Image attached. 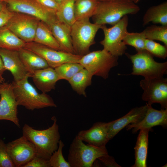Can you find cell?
<instances>
[{
  "label": "cell",
  "instance_id": "cell-27",
  "mask_svg": "<svg viewBox=\"0 0 167 167\" xmlns=\"http://www.w3.org/2000/svg\"><path fill=\"white\" fill-rule=\"evenodd\" d=\"M98 2V0H75V10L76 21L89 19L92 17Z\"/></svg>",
  "mask_w": 167,
  "mask_h": 167
},
{
  "label": "cell",
  "instance_id": "cell-41",
  "mask_svg": "<svg viewBox=\"0 0 167 167\" xmlns=\"http://www.w3.org/2000/svg\"><path fill=\"white\" fill-rule=\"evenodd\" d=\"M59 5L65 0H54Z\"/></svg>",
  "mask_w": 167,
  "mask_h": 167
},
{
  "label": "cell",
  "instance_id": "cell-32",
  "mask_svg": "<svg viewBox=\"0 0 167 167\" xmlns=\"http://www.w3.org/2000/svg\"><path fill=\"white\" fill-rule=\"evenodd\" d=\"M64 146L63 142L60 140L57 149L54 151L49 159L51 167H71L63 155L62 150Z\"/></svg>",
  "mask_w": 167,
  "mask_h": 167
},
{
  "label": "cell",
  "instance_id": "cell-36",
  "mask_svg": "<svg viewBox=\"0 0 167 167\" xmlns=\"http://www.w3.org/2000/svg\"><path fill=\"white\" fill-rule=\"evenodd\" d=\"M14 13L9 10L6 4L3 9L0 11V29L6 26Z\"/></svg>",
  "mask_w": 167,
  "mask_h": 167
},
{
  "label": "cell",
  "instance_id": "cell-15",
  "mask_svg": "<svg viewBox=\"0 0 167 167\" xmlns=\"http://www.w3.org/2000/svg\"><path fill=\"white\" fill-rule=\"evenodd\" d=\"M0 54L6 70L12 74L14 81H19L31 74L22 61L18 50L0 48Z\"/></svg>",
  "mask_w": 167,
  "mask_h": 167
},
{
  "label": "cell",
  "instance_id": "cell-14",
  "mask_svg": "<svg viewBox=\"0 0 167 167\" xmlns=\"http://www.w3.org/2000/svg\"><path fill=\"white\" fill-rule=\"evenodd\" d=\"M0 120H7L20 127L17 117L18 105L13 93L12 83L0 84Z\"/></svg>",
  "mask_w": 167,
  "mask_h": 167
},
{
  "label": "cell",
  "instance_id": "cell-42",
  "mask_svg": "<svg viewBox=\"0 0 167 167\" xmlns=\"http://www.w3.org/2000/svg\"><path fill=\"white\" fill-rule=\"evenodd\" d=\"M99 1H105V0H98ZM132 1L135 3L138 2L140 0H127Z\"/></svg>",
  "mask_w": 167,
  "mask_h": 167
},
{
  "label": "cell",
  "instance_id": "cell-20",
  "mask_svg": "<svg viewBox=\"0 0 167 167\" xmlns=\"http://www.w3.org/2000/svg\"><path fill=\"white\" fill-rule=\"evenodd\" d=\"M31 77L36 87L45 93L54 89L59 80L54 69L50 67L35 71Z\"/></svg>",
  "mask_w": 167,
  "mask_h": 167
},
{
  "label": "cell",
  "instance_id": "cell-7",
  "mask_svg": "<svg viewBox=\"0 0 167 167\" xmlns=\"http://www.w3.org/2000/svg\"><path fill=\"white\" fill-rule=\"evenodd\" d=\"M118 58L103 49L90 52L82 56L79 63L93 76L106 79L111 69L118 65Z\"/></svg>",
  "mask_w": 167,
  "mask_h": 167
},
{
  "label": "cell",
  "instance_id": "cell-4",
  "mask_svg": "<svg viewBox=\"0 0 167 167\" xmlns=\"http://www.w3.org/2000/svg\"><path fill=\"white\" fill-rule=\"evenodd\" d=\"M107 154L106 146L86 144L76 135L70 145L68 161L71 167H92L96 161Z\"/></svg>",
  "mask_w": 167,
  "mask_h": 167
},
{
  "label": "cell",
  "instance_id": "cell-19",
  "mask_svg": "<svg viewBox=\"0 0 167 167\" xmlns=\"http://www.w3.org/2000/svg\"><path fill=\"white\" fill-rule=\"evenodd\" d=\"M77 135L87 144L99 147L105 146L109 140L107 123L101 122L94 123L88 130L80 131Z\"/></svg>",
  "mask_w": 167,
  "mask_h": 167
},
{
  "label": "cell",
  "instance_id": "cell-24",
  "mask_svg": "<svg viewBox=\"0 0 167 167\" xmlns=\"http://www.w3.org/2000/svg\"><path fill=\"white\" fill-rule=\"evenodd\" d=\"M92 76L87 70L83 68L68 81L74 91L79 95L86 97L85 90L91 85Z\"/></svg>",
  "mask_w": 167,
  "mask_h": 167
},
{
  "label": "cell",
  "instance_id": "cell-25",
  "mask_svg": "<svg viewBox=\"0 0 167 167\" xmlns=\"http://www.w3.org/2000/svg\"><path fill=\"white\" fill-rule=\"evenodd\" d=\"M33 41L56 50H61L48 27L41 21L37 25Z\"/></svg>",
  "mask_w": 167,
  "mask_h": 167
},
{
  "label": "cell",
  "instance_id": "cell-17",
  "mask_svg": "<svg viewBox=\"0 0 167 167\" xmlns=\"http://www.w3.org/2000/svg\"><path fill=\"white\" fill-rule=\"evenodd\" d=\"M147 107V103L144 106L135 107L122 117L107 123L109 140L128 125L136 123L142 120L145 115Z\"/></svg>",
  "mask_w": 167,
  "mask_h": 167
},
{
  "label": "cell",
  "instance_id": "cell-45",
  "mask_svg": "<svg viewBox=\"0 0 167 167\" xmlns=\"http://www.w3.org/2000/svg\"></svg>",
  "mask_w": 167,
  "mask_h": 167
},
{
  "label": "cell",
  "instance_id": "cell-37",
  "mask_svg": "<svg viewBox=\"0 0 167 167\" xmlns=\"http://www.w3.org/2000/svg\"><path fill=\"white\" fill-rule=\"evenodd\" d=\"M45 8L56 13L59 5L54 0H35Z\"/></svg>",
  "mask_w": 167,
  "mask_h": 167
},
{
  "label": "cell",
  "instance_id": "cell-33",
  "mask_svg": "<svg viewBox=\"0 0 167 167\" xmlns=\"http://www.w3.org/2000/svg\"><path fill=\"white\" fill-rule=\"evenodd\" d=\"M145 48L153 56L164 59L167 57V46L154 41L146 39Z\"/></svg>",
  "mask_w": 167,
  "mask_h": 167
},
{
  "label": "cell",
  "instance_id": "cell-22",
  "mask_svg": "<svg viewBox=\"0 0 167 167\" xmlns=\"http://www.w3.org/2000/svg\"><path fill=\"white\" fill-rule=\"evenodd\" d=\"M18 51L22 61L31 73V76L35 71L49 67L44 58L35 53L25 48Z\"/></svg>",
  "mask_w": 167,
  "mask_h": 167
},
{
  "label": "cell",
  "instance_id": "cell-6",
  "mask_svg": "<svg viewBox=\"0 0 167 167\" xmlns=\"http://www.w3.org/2000/svg\"><path fill=\"white\" fill-rule=\"evenodd\" d=\"M125 54L132 63V71L131 75L152 79L163 77L167 73V62L156 61L153 56L146 50L137 52L134 55Z\"/></svg>",
  "mask_w": 167,
  "mask_h": 167
},
{
  "label": "cell",
  "instance_id": "cell-44",
  "mask_svg": "<svg viewBox=\"0 0 167 167\" xmlns=\"http://www.w3.org/2000/svg\"></svg>",
  "mask_w": 167,
  "mask_h": 167
},
{
  "label": "cell",
  "instance_id": "cell-13",
  "mask_svg": "<svg viewBox=\"0 0 167 167\" xmlns=\"http://www.w3.org/2000/svg\"><path fill=\"white\" fill-rule=\"evenodd\" d=\"M6 144L16 167H23L36 155L34 145L23 135Z\"/></svg>",
  "mask_w": 167,
  "mask_h": 167
},
{
  "label": "cell",
  "instance_id": "cell-31",
  "mask_svg": "<svg viewBox=\"0 0 167 167\" xmlns=\"http://www.w3.org/2000/svg\"><path fill=\"white\" fill-rule=\"evenodd\" d=\"M146 39L144 32H127L123 41L126 45L131 46L135 49L137 52L145 50V44Z\"/></svg>",
  "mask_w": 167,
  "mask_h": 167
},
{
  "label": "cell",
  "instance_id": "cell-34",
  "mask_svg": "<svg viewBox=\"0 0 167 167\" xmlns=\"http://www.w3.org/2000/svg\"><path fill=\"white\" fill-rule=\"evenodd\" d=\"M8 151L6 144L0 139V167H15Z\"/></svg>",
  "mask_w": 167,
  "mask_h": 167
},
{
  "label": "cell",
  "instance_id": "cell-16",
  "mask_svg": "<svg viewBox=\"0 0 167 167\" xmlns=\"http://www.w3.org/2000/svg\"><path fill=\"white\" fill-rule=\"evenodd\" d=\"M147 104L145 115L140 121L134 124H129L126 126L127 130L132 129L133 133L139 130L148 129L151 130L152 127L161 126L166 128L167 126V109L158 110L153 108L151 105Z\"/></svg>",
  "mask_w": 167,
  "mask_h": 167
},
{
  "label": "cell",
  "instance_id": "cell-23",
  "mask_svg": "<svg viewBox=\"0 0 167 167\" xmlns=\"http://www.w3.org/2000/svg\"><path fill=\"white\" fill-rule=\"evenodd\" d=\"M143 26L150 22L167 25V2L149 8L143 15Z\"/></svg>",
  "mask_w": 167,
  "mask_h": 167
},
{
  "label": "cell",
  "instance_id": "cell-40",
  "mask_svg": "<svg viewBox=\"0 0 167 167\" xmlns=\"http://www.w3.org/2000/svg\"><path fill=\"white\" fill-rule=\"evenodd\" d=\"M5 5L6 4L3 0H0V11L3 9Z\"/></svg>",
  "mask_w": 167,
  "mask_h": 167
},
{
  "label": "cell",
  "instance_id": "cell-11",
  "mask_svg": "<svg viewBox=\"0 0 167 167\" xmlns=\"http://www.w3.org/2000/svg\"><path fill=\"white\" fill-rule=\"evenodd\" d=\"M44 58L49 66L54 68L66 62H79L81 57L74 54L58 50L33 41L26 43L24 47Z\"/></svg>",
  "mask_w": 167,
  "mask_h": 167
},
{
  "label": "cell",
  "instance_id": "cell-21",
  "mask_svg": "<svg viewBox=\"0 0 167 167\" xmlns=\"http://www.w3.org/2000/svg\"><path fill=\"white\" fill-rule=\"evenodd\" d=\"M151 130L148 129L140 130L137 138L135 151V162L132 167H146L148 145V134Z\"/></svg>",
  "mask_w": 167,
  "mask_h": 167
},
{
  "label": "cell",
  "instance_id": "cell-38",
  "mask_svg": "<svg viewBox=\"0 0 167 167\" xmlns=\"http://www.w3.org/2000/svg\"><path fill=\"white\" fill-rule=\"evenodd\" d=\"M98 159L108 167H120L115 162L114 158L108 154L102 156Z\"/></svg>",
  "mask_w": 167,
  "mask_h": 167
},
{
  "label": "cell",
  "instance_id": "cell-39",
  "mask_svg": "<svg viewBox=\"0 0 167 167\" xmlns=\"http://www.w3.org/2000/svg\"><path fill=\"white\" fill-rule=\"evenodd\" d=\"M6 71L3 62L0 54V75H2L5 71Z\"/></svg>",
  "mask_w": 167,
  "mask_h": 167
},
{
  "label": "cell",
  "instance_id": "cell-43",
  "mask_svg": "<svg viewBox=\"0 0 167 167\" xmlns=\"http://www.w3.org/2000/svg\"><path fill=\"white\" fill-rule=\"evenodd\" d=\"M4 79L2 75H0V84L2 83Z\"/></svg>",
  "mask_w": 167,
  "mask_h": 167
},
{
  "label": "cell",
  "instance_id": "cell-10",
  "mask_svg": "<svg viewBox=\"0 0 167 167\" xmlns=\"http://www.w3.org/2000/svg\"><path fill=\"white\" fill-rule=\"evenodd\" d=\"M140 85L143 91L141 97L143 101L150 105L159 104L162 109H167V78L144 79Z\"/></svg>",
  "mask_w": 167,
  "mask_h": 167
},
{
  "label": "cell",
  "instance_id": "cell-35",
  "mask_svg": "<svg viewBox=\"0 0 167 167\" xmlns=\"http://www.w3.org/2000/svg\"><path fill=\"white\" fill-rule=\"evenodd\" d=\"M23 167H51L49 160L35 156Z\"/></svg>",
  "mask_w": 167,
  "mask_h": 167
},
{
  "label": "cell",
  "instance_id": "cell-29",
  "mask_svg": "<svg viewBox=\"0 0 167 167\" xmlns=\"http://www.w3.org/2000/svg\"><path fill=\"white\" fill-rule=\"evenodd\" d=\"M84 68L79 62H67L54 68L59 79L68 81L76 73Z\"/></svg>",
  "mask_w": 167,
  "mask_h": 167
},
{
  "label": "cell",
  "instance_id": "cell-30",
  "mask_svg": "<svg viewBox=\"0 0 167 167\" xmlns=\"http://www.w3.org/2000/svg\"><path fill=\"white\" fill-rule=\"evenodd\" d=\"M143 31L146 39L161 41L167 46V25H152L147 27Z\"/></svg>",
  "mask_w": 167,
  "mask_h": 167
},
{
  "label": "cell",
  "instance_id": "cell-12",
  "mask_svg": "<svg viewBox=\"0 0 167 167\" xmlns=\"http://www.w3.org/2000/svg\"><path fill=\"white\" fill-rule=\"evenodd\" d=\"M40 21L28 15L14 13L5 26L25 42L28 43L33 41Z\"/></svg>",
  "mask_w": 167,
  "mask_h": 167
},
{
  "label": "cell",
  "instance_id": "cell-3",
  "mask_svg": "<svg viewBox=\"0 0 167 167\" xmlns=\"http://www.w3.org/2000/svg\"><path fill=\"white\" fill-rule=\"evenodd\" d=\"M26 77L18 81L11 83L13 93L18 105L33 110L57 105L52 98L45 93H39L28 81Z\"/></svg>",
  "mask_w": 167,
  "mask_h": 167
},
{
  "label": "cell",
  "instance_id": "cell-1",
  "mask_svg": "<svg viewBox=\"0 0 167 167\" xmlns=\"http://www.w3.org/2000/svg\"><path fill=\"white\" fill-rule=\"evenodd\" d=\"M51 119L52 125L45 129L36 130L26 124L22 128L23 135L34 145L36 155L48 160L57 149L60 137L56 117Z\"/></svg>",
  "mask_w": 167,
  "mask_h": 167
},
{
  "label": "cell",
  "instance_id": "cell-28",
  "mask_svg": "<svg viewBox=\"0 0 167 167\" xmlns=\"http://www.w3.org/2000/svg\"><path fill=\"white\" fill-rule=\"evenodd\" d=\"M75 0H65L59 5L56 12L57 18L71 27L76 21L75 3Z\"/></svg>",
  "mask_w": 167,
  "mask_h": 167
},
{
  "label": "cell",
  "instance_id": "cell-9",
  "mask_svg": "<svg viewBox=\"0 0 167 167\" xmlns=\"http://www.w3.org/2000/svg\"><path fill=\"white\" fill-rule=\"evenodd\" d=\"M3 0L10 11L32 16L46 25L56 15L35 0Z\"/></svg>",
  "mask_w": 167,
  "mask_h": 167
},
{
  "label": "cell",
  "instance_id": "cell-2",
  "mask_svg": "<svg viewBox=\"0 0 167 167\" xmlns=\"http://www.w3.org/2000/svg\"><path fill=\"white\" fill-rule=\"evenodd\" d=\"M140 8L135 3L127 0L99 1L94 15V23L101 25L117 24L124 16L135 14Z\"/></svg>",
  "mask_w": 167,
  "mask_h": 167
},
{
  "label": "cell",
  "instance_id": "cell-18",
  "mask_svg": "<svg viewBox=\"0 0 167 167\" xmlns=\"http://www.w3.org/2000/svg\"><path fill=\"white\" fill-rule=\"evenodd\" d=\"M47 25L59 45L61 50L74 54L71 27L59 20L56 15Z\"/></svg>",
  "mask_w": 167,
  "mask_h": 167
},
{
  "label": "cell",
  "instance_id": "cell-26",
  "mask_svg": "<svg viewBox=\"0 0 167 167\" xmlns=\"http://www.w3.org/2000/svg\"><path fill=\"white\" fill-rule=\"evenodd\" d=\"M0 29V48L18 50L24 48L26 43L6 26Z\"/></svg>",
  "mask_w": 167,
  "mask_h": 167
},
{
  "label": "cell",
  "instance_id": "cell-5",
  "mask_svg": "<svg viewBox=\"0 0 167 167\" xmlns=\"http://www.w3.org/2000/svg\"><path fill=\"white\" fill-rule=\"evenodd\" d=\"M102 25L91 23L89 18L76 20L71 27L74 54L82 56L90 52L95 38Z\"/></svg>",
  "mask_w": 167,
  "mask_h": 167
},
{
  "label": "cell",
  "instance_id": "cell-8",
  "mask_svg": "<svg viewBox=\"0 0 167 167\" xmlns=\"http://www.w3.org/2000/svg\"><path fill=\"white\" fill-rule=\"evenodd\" d=\"M128 18L126 15L110 28H107L105 25L101 26V29L103 31L104 37L100 43L104 49L118 57L125 53L127 47L123 40L128 32Z\"/></svg>",
  "mask_w": 167,
  "mask_h": 167
}]
</instances>
